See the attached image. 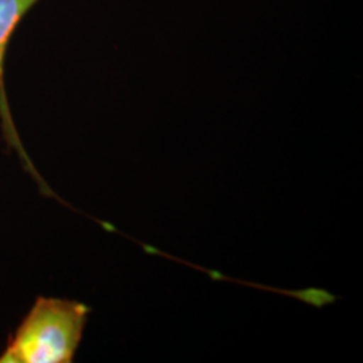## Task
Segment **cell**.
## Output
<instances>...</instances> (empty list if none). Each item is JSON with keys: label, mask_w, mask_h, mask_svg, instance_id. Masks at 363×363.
<instances>
[{"label": "cell", "mask_w": 363, "mask_h": 363, "mask_svg": "<svg viewBox=\"0 0 363 363\" xmlns=\"http://www.w3.org/2000/svg\"><path fill=\"white\" fill-rule=\"evenodd\" d=\"M91 308L79 301L39 296L0 354V363L73 361Z\"/></svg>", "instance_id": "cell-1"}, {"label": "cell", "mask_w": 363, "mask_h": 363, "mask_svg": "<svg viewBox=\"0 0 363 363\" xmlns=\"http://www.w3.org/2000/svg\"><path fill=\"white\" fill-rule=\"evenodd\" d=\"M40 0H0V125L1 133L10 150H13L19 156L23 167L38 183L40 191L45 195H54L49 186L42 179L35 169L33 160L27 155L26 150L19 138L18 130L13 123L11 108L9 104V97L6 91V79H4V67H6V55L13 38V33L27 13L39 3Z\"/></svg>", "instance_id": "cell-2"}]
</instances>
